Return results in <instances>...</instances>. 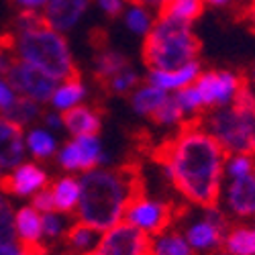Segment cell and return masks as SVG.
<instances>
[{
	"instance_id": "6da1fadb",
	"label": "cell",
	"mask_w": 255,
	"mask_h": 255,
	"mask_svg": "<svg viewBox=\"0 0 255 255\" xmlns=\"http://www.w3.org/2000/svg\"><path fill=\"white\" fill-rule=\"evenodd\" d=\"M227 151L198 119L184 123L157 149L155 161L178 196L196 208L215 206L225 180Z\"/></svg>"
},
{
	"instance_id": "7a4b0ae2",
	"label": "cell",
	"mask_w": 255,
	"mask_h": 255,
	"mask_svg": "<svg viewBox=\"0 0 255 255\" xmlns=\"http://www.w3.org/2000/svg\"><path fill=\"white\" fill-rule=\"evenodd\" d=\"M80 200L76 221L90 225L96 231H106L123 221L129 202L143 192V182L135 165H96L80 174Z\"/></svg>"
},
{
	"instance_id": "3957f363",
	"label": "cell",
	"mask_w": 255,
	"mask_h": 255,
	"mask_svg": "<svg viewBox=\"0 0 255 255\" xmlns=\"http://www.w3.org/2000/svg\"><path fill=\"white\" fill-rule=\"evenodd\" d=\"M0 45L10 49L16 59L31 63L57 82L80 74L66 35L47 27L41 12L18 10L12 31L0 39Z\"/></svg>"
},
{
	"instance_id": "277c9868",
	"label": "cell",
	"mask_w": 255,
	"mask_h": 255,
	"mask_svg": "<svg viewBox=\"0 0 255 255\" xmlns=\"http://www.w3.org/2000/svg\"><path fill=\"white\" fill-rule=\"evenodd\" d=\"M198 121L227 153H255V90L247 82L233 104L204 111Z\"/></svg>"
},
{
	"instance_id": "5b68a950",
	"label": "cell",
	"mask_w": 255,
	"mask_h": 255,
	"mask_svg": "<svg viewBox=\"0 0 255 255\" xmlns=\"http://www.w3.org/2000/svg\"><path fill=\"white\" fill-rule=\"evenodd\" d=\"M198 53L200 39L194 35L192 25L159 14L141 45V57L147 70H176L196 61Z\"/></svg>"
},
{
	"instance_id": "8992f818",
	"label": "cell",
	"mask_w": 255,
	"mask_h": 255,
	"mask_svg": "<svg viewBox=\"0 0 255 255\" xmlns=\"http://www.w3.org/2000/svg\"><path fill=\"white\" fill-rule=\"evenodd\" d=\"M229 225L231 221L227 219V215L215 204L200 208V215L190 221L182 229V233L196 255H210L223 247Z\"/></svg>"
},
{
	"instance_id": "52a82bcc",
	"label": "cell",
	"mask_w": 255,
	"mask_h": 255,
	"mask_svg": "<svg viewBox=\"0 0 255 255\" xmlns=\"http://www.w3.org/2000/svg\"><path fill=\"white\" fill-rule=\"evenodd\" d=\"M180 212L165 200H157L147 196L145 192H139L125 210L123 221L129 223L131 227H135L137 231H141L143 235L153 237L157 233H161L163 229L172 227L174 219Z\"/></svg>"
},
{
	"instance_id": "ba28073f",
	"label": "cell",
	"mask_w": 255,
	"mask_h": 255,
	"mask_svg": "<svg viewBox=\"0 0 255 255\" xmlns=\"http://www.w3.org/2000/svg\"><path fill=\"white\" fill-rule=\"evenodd\" d=\"M57 165L68 174H84L96 165H109L98 135H80L63 143L55 153Z\"/></svg>"
},
{
	"instance_id": "9c48e42d",
	"label": "cell",
	"mask_w": 255,
	"mask_h": 255,
	"mask_svg": "<svg viewBox=\"0 0 255 255\" xmlns=\"http://www.w3.org/2000/svg\"><path fill=\"white\" fill-rule=\"evenodd\" d=\"M243 84H245V78L237 72L208 70V72H200L194 86L202 98L204 111H210V109H221V106L235 102Z\"/></svg>"
},
{
	"instance_id": "30bf717a",
	"label": "cell",
	"mask_w": 255,
	"mask_h": 255,
	"mask_svg": "<svg viewBox=\"0 0 255 255\" xmlns=\"http://www.w3.org/2000/svg\"><path fill=\"white\" fill-rule=\"evenodd\" d=\"M4 80L14 88V92L18 96L31 98L39 104H49V98L57 86V80H53L51 76H47L45 72L37 70L35 66L20 59H12L10 66L4 72Z\"/></svg>"
},
{
	"instance_id": "8fae6325",
	"label": "cell",
	"mask_w": 255,
	"mask_h": 255,
	"mask_svg": "<svg viewBox=\"0 0 255 255\" xmlns=\"http://www.w3.org/2000/svg\"><path fill=\"white\" fill-rule=\"evenodd\" d=\"M217 206L229 221H253L255 217V172L241 178H225Z\"/></svg>"
},
{
	"instance_id": "7c38bea8",
	"label": "cell",
	"mask_w": 255,
	"mask_h": 255,
	"mask_svg": "<svg viewBox=\"0 0 255 255\" xmlns=\"http://www.w3.org/2000/svg\"><path fill=\"white\" fill-rule=\"evenodd\" d=\"M88 255H149V237L121 221L100 233L96 247Z\"/></svg>"
},
{
	"instance_id": "4fadbf2b",
	"label": "cell",
	"mask_w": 255,
	"mask_h": 255,
	"mask_svg": "<svg viewBox=\"0 0 255 255\" xmlns=\"http://www.w3.org/2000/svg\"><path fill=\"white\" fill-rule=\"evenodd\" d=\"M49 186V176L39 161H23L16 167L2 172L0 190L12 198H33L39 190Z\"/></svg>"
},
{
	"instance_id": "5bb4252c",
	"label": "cell",
	"mask_w": 255,
	"mask_h": 255,
	"mask_svg": "<svg viewBox=\"0 0 255 255\" xmlns=\"http://www.w3.org/2000/svg\"><path fill=\"white\" fill-rule=\"evenodd\" d=\"M90 4L92 0H49L45 8L41 10V18L47 27L66 35L82 23Z\"/></svg>"
},
{
	"instance_id": "9a60e30c",
	"label": "cell",
	"mask_w": 255,
	"mask_h": 255,
	"mask_svg": "<svg viewBox=\"0 0 255 255\" xmlns=\"http://www.w3.org/2000/svg\"><path fill=\"white\" fill-rule=\"evenodd\" d=\"M27 157L25 147V133L18 125L8 121L4 115H0V169H8L23 163Z\"/></svg>"
},
{
	"instance_id": "2e32d148",
	"label": "cell",
	"mask_w": 255,
	"mask_h": 255,
	"mask_svg": "<svg viewBox=\"0 0 255 255\" xmlns=\"http://www.w3.org/2000/svg\"><path fill=\"white\" fill-rule=\"evenodd\" d=\"M14 239L31 249H43V233H41V212L31 204L14 208Z\"/></svg>"
},
{
	"instance_id": "e0dca14e",
	"label": "cell",
	"mask_w": 255,
	"mask_h": 255,
	"mask_svg": "<svg viewBox=\"0 0 255 255\" xmlns=\"http://www.w3.org/2000/svg\"><path fill=\"white\" fill-rule=\"evenodd\" d=\"M200 72H202V66L196 59V61H190L186 66L176 68V70H149L145 82H149L153 86L165 90L167 94H172V92H178V90L190 86V84H194L196 78L200 76Z\"/></svg>"
},
{
	"instance_id": "ac0fdd59",
	"label": "cell",
	"mask_w": 255,
	"mask_h": 255,
	"mask_svg": "<svg viewBox=\"0 0 255 255\" xmlns=\"http://www.w3.org/2000/svg\"><path fill=\"white\" fill-rule=\"evenodd\" d=\"M61 121H63V129H66L72 137H80V135H98V131L102 129V113L98 106L92 104H80L74 109L61 113Z\"/></svg>"
},
{
	"instance_id": "d6986e66",
	"label": "cell",
	"mask_w": 255,
	"mask_h": 255,
	"mask_svg": "<svg viewBox=\"0 0 255 255\" xmlns=\"http://www.w3.org/2000/svg\"><path fill=\"white\" fill-rule=\"evenodd\" d=\"M86 96H88V86L86 82L82 80V76H74V78H68V80H61L51 98H49V106L57 113H66L74 106H80L86 102Z\"/></svg>"
},
{
	"instance_id": "ffe728a7",
	"label": "cell",
	"mask_w": 255,
	"mask_h": 255,
	"mask_svg": "<svg viewBox=\"0 0 255 255\" xmlns=\"http://www.w3.org/2000/svg\"><path fill=\"white\" fill-rule=\"evenodd\" d=\"M169 98V94L153 84L145 82L129 94V104L135 115L143 117V119H153V115L163 106V102Z\"/></svg>"
},
{
	"instance_id": "44dd1931",
	"label": "cell",
	"mask_w": 255,
	"mask_h": 255,
	"mask_svg": "<svg viewBox=\"0 0 255 255\" xmlns=\"http://www.w3.org/2000/svg\"><path fill=\"white\" fill-rule=\"evenodd\" d=\"M25 147H27V153L33 157V161H47L57 153L59 143L47 127L33 125L25 133Z\"/></svg>"
},
{
	"instance_id": "7402d4cb",
	"label": "cell",
	"mask_w": 255,
	"mask_h": 255,
	"mask_svg": "<svg viewBox=\"0 0 255 255\" xmlns=\"http://www.w3.org/2000/svg\"><path fill=\"white\" fill-rule=\"evenodd\" d=\"M49 190L53 196L55 210L72 217L80 200V180L74 174H66L57 178L55 182H49Z\"/></svg>"
},
{
	"instance_id": "603a6c76",
	"label": "cell",
	"mask_w": 255,
	"mask_h": 255,
	"mask_svg": "<svg viewBox=\"0 0 255 255\" xmlns=\"http://www.w3.org/2000/svg\"><path fill=\"white\" fill-rule=\"evenodd\" d=\"M149 255H196L180 229L167 227L149 237Z\"/></svg>"
},
{
	"instance_id": "cb8c5ba5",
	"label": "cell",
	"mask_w": 255,
	"mask_h": 255,
	"mask_svg": "<svg viewBox=\"0 0 255 255\" xmlns=\"http://www.w3.org/2000/svg\"><path fill=\"white\" fill-rule=\"evenodd\" d=\"M221 249L233 255H255V223L229 225Z\"/></svg>"
},
{
	"instance_id": "d4e9b609",
	"label": "cell",
	"mask_w": 255,
	"mask_h": 255,
	"mask_svg": "<svg viewBox=\"0 0 255 255\" xmlns=\"http://www.w3.org/2000/svg\"><path fill=\"white\" fill-rule=\"evenodd\" d=\"M129 66H131V61L123 53L115 51L113 47H100L92 59V74H94L96 82L102 86L104 82H109L113 76H117L119 72H123Z\"/></svg>"
},
{
	"instance_id": "484cf974",
	"label": "cell",
	"mask_w": 255,
	"mask_h": 255,
	"mask_svg": "<svg viewBox=\"0 0 255 255\" xmlns=\"http://www.w3.org/2000/svg\"><path fill=\"white\" fill-rule=\"evenodd\" d=\"M98 239H100V231L80 221H74L66 233V237H63V243L68 245V251L74 255H88L96 247Z\"/></svg>"
},
{
	"instance_id": "4316f807",
	"label": "cell",
	"mask_w": 255,
	"mask_h": 255,
	"mask_svg": "<svg viewBox=\"0 0 255 255\" xmlns=\"http://www.w3.org/2000/svg\"><path fill=\"white\" fill-rule=\"evenodd\" d=\"M204 2L202 0H165V4L157 10L159 16L180 20V23L192 25L194 20H198L204 12Z\"/></svg>"
},
{
	"instance_id": "83f0119b",
	"label": "cell",
	"mask_w": 255,
	"mask_h": 255,
	"mask_svg": "<svg viewBox=\"0 0 255 255\" xmlns=\"http://www.w3.org/2000/svg\"><path fill=\"white\" fill-rule=\"evenodd\" d=\"M121 16H123L125 27L129 29L133 35L145 37L147 33H149V29L153 27L157 14H153V10H151L149 6H145V4L129 2V4L125 6V10H123Z\"/></svg>"
},
{
	"instance_id": "f1b7e54d",
	"label": "cell",
	"mask_w": 255,
	"mask_h": 255,
	"mask_svg": "<svg viewBox=\"0 0 255 255\" xmlns=\"http://www.w3.org/2000/svg\"><path fill=\"white\" fill-rule=\"evenodd\" d=\"M41 115H43V104L25 96H16L12 106L4 113V117L18 125L20 129H29V127L37 125V121H41Z\"/></svg>"
},
{
	"instance_id": "f546056e",
	"label": "cell",
	"mask_w": 255,
	"mask_h": 255,
	"mask_svg": "<svg viewBox=\"0 0 255 255\" xmlns=\"http://www.w3.org/2000/svg\"><path fill=\"white\" fill-rule=\"evenodd\" d=\"M72 227V219L70 215H63V212L51 210V212H43L41 215V233H43V243H55V241H63L68 229Z\"/></svg>"
},
{
	"instance_id": "4dcf8cb0",
	"label": "cell",
	"mask_w": 255,
	"mask_h": 255,
	"mask_svg": "<svg viewBox=\"0 0 255 255\" xmlns=\"http://www.w3.org/2000/svg\"><path fill=\"white\" fill-rule=\"evenodd\" d=\"M139 84H141V78H139L137 70H133V66H129L123 72H119L117 76H113L109 82H104L102 88L113 96H127V94H131Z\"/></svg>"
},
{
	"instance_id": "1f68e13d",
	"label": "cell",
	"mask_w": 255,
	"mask_h": 255,
	"mask_svg": "<svg viewBox=\"0 0 255 255\" xmlns=\"http://www.w3.org/2000/svg\"><path fill=\"white\" fill-rule=\"evenodd\" d=\"M174 100L178 102V106L182 109V113L186 115L188 121H194V119H200V115L204 113V106H202V98L196 90L194 84H190V86L178 90L172 94Z\"/></svg>"
},
{
	"instance_id": "d6a6232c",
	"label": "cell",
	"mask_w": 255,
	"mask_h": 255,
	"mask_svg": "<svg viewBox=\"0 0 255 255\" xmlns=\"http://www.w3.org/2000/svg\"><path fill=\"white\" fill-rule=\"evenodd\" d=\"M151 121H153L155 125H159V127H165V129H180L184 123H188L186 115L182 113V109L178 106V102L174 100L172 94H169V98L163 102L161 109L153 115Z\"/></svg>"
},
{
	"instance_id": "836d02e7",
	"label": "cell",
	"mask_w": 255,
	"mask_h": 255,
	"mask_svg": "<svg viewBox=\"0 0 255 255\" xmlns=\"http://www.w3.org/2000/svg\"><path fill=\"white\" fill-rule=\"evenodd\" d=\"M255 172V153H227L225 178H241Z\"/></svg>"
},
{
	"instance_id": "e575fe53",
	"label": "cell",
	"mask_w": 255,
	"mask_h": 255,
	"mask_svg": "<svg viewBox=\"0 0 255 255\" xmlns=\"http://www.w3.org/2000/svg\"><path fill=\"white\" fill-rule=\"evenodd\" d=\"M14 206L8 196L0 190V243L14 241Z\"/></svg>"
},
{
	"instance_id": "d590c367",
	"label": "cell",
	"mask_w": 255,
	"mask_h": 255,
	"mask_svg": "<svg viewBox=\"0 0 255 255\" xmlns=\"http://www.w3.org/2000/svg\"><path fill=\"white\" fill-rule=\"evenodd\" d=\"M92 2L98 6L100 12H104L109 18H117L123 14L125 6L129 4V0H92Z\"/></svg>"
},
{
	"instance_id": "8d00e7d4",
	"label": "cell",
	"mask_w": 255,
	"mask_h": 255,
	"mask_svg": "<svg viewBox=\"0 0 255 255\" xmlns=\"http://www.w3.org/2000/svg\"><path fill=\"white\" fill-rule=\"evenodd\" d=\"M31 206L37 208L41 215H43V212H51V210H55V206H53V196H51L49 186L43 188V190H39V192L31 198Z\"/></svg>"
},
{
	"instance_id": "74e56055",
	"label": "cell",
	"mask_w": 255,
	"mask_h": 255,
	"mask_svg": "<svg viewBox=\"0 0 255 255\" xmlns=\"http://www.w3.org/2000/svg\"><path fill=\"white\" fill-rule=\"evenodd\" d=\"M0 255H43V249H31L20 245L16 239L0 243Z\"/></svg>"
},
{
	"instance_id": "f35d334b",
	"label": "cell",
	"mask_w": 255,
	"mask_h": 255,
	"mask_svg": "<svg viewBox=\"0 0 255 255\" xmlns=\"http://www.w3.org/2000/svg\"><path fill=\"white\" fill-rule=\"evenodd\" d=\"M16 92H14V88L10 86V84L2 78L0 80V115H4L10 106H12V102L16 100Z\"/></svg>"
},
{
	"instance_id": "ab89813d",
	"label": "cell",
	"mask_w": 255,
	"mask_h": 255,
	"mask_svg": "<svg viewBox=\"0 0 255 255\" xmlns=\"http://www.w3.org/2000/svg\"><path fill=\"white\" fill-rule=\"evenodd\" d=\"M49 0H10V4L25 12H41Z\"/></svg>"
},
{
	"instance_id": "60d3db41",
	"label": "cell",
	"mask_w": 255,
	"mask_h": 255,
	"mask_svg": "<svg viewBox=\"0 0 255 255\" xmlns=\"http://www.w3.org/2000/svg\"><path fill=\"white\" fill-rule=\"evenodd\" d=\"M41 125L43 127H47L49 131H59V129H63V121H61V113H57V111H47V113H43L41 115Z\"/></svg>"
},
{
	"instance_id": "b9f144b4",
	"label": "cell",
	"mask_w": 255,
	"mask_h": 255,
	"mask_svg": "<svg viewBox=\"0 0 255 255\" xmlns=\"http://www.w3.org/2000/svg\"><path fill=\"white\" fill-rule=\"evenodd\" d=\"M206 6H215V8H229L237 2V0H202Z\"/></svg>"
},
{
	"instance_id": "7bdbcfd3",
	"label": "cell",
	"mask_w": 255,
	"mask_h": 255,
	"mask_svg": "<svg viewBox=\"0 0 255 255\" xmlns=\"http://www.w3.org/2000/svg\"><path fill=\"white\" fill-rule=\"evenodd\" d=\"M129 2H139V4L149 6L151 10H159L165 4V0H129Z\"/></svg>"
},
{
	"instance_id": "ee69618b",
	"label": "cell",
	"mask_w": 255,
	"mask_h": 255,
	"mask_svg": "<svg viewBox=\"0 0 255 255\" xmlns=\"http://www.w3.org/2000/svg\"><path fill=\"white\" fill-rule=\"evenodd\" d=\"M237 2H241V8H243V12H247L253 4H255V0H237Z\"/></svg>"
},
{
	"instance_id": "f6af8a7d",
	"label": "cell",
	"mask_w": 255,
	"mask_h": 255,
	"mask_svg": "<svg viewBox=\"0 0 255 255\" xmlns=\"http://www.w3.org/2000/svg\"><path fill=\"white\" fill-rule=\"evenodd\" d=\"M245 82H247V84H249V86H251V88L255 90V68L251 70V74H249V78H245Z\"/></svg>"
},
{
	"instance_id": "bcb514c9",
	"label": "cell",
	"mask_w": 255,
	"mask_h": 255,
	"mask_svg": "<svg viewBox=\"0 0 255 255\" xmlns=\"http://www.w3.org/2000/svg\"><path fill=\"white\" fill-rule=\"evenodd\" d=\"M210 255H233V253H229V251H225V249H219V251H215V253H210Z\"/></svg>"
},
{
	"instance_id": "7dc6e473",
	"label": "cell",
	"mask_w": 255,
	"mask_h": 255,
	"mask_svg": "<svg viewBox=\"0 0 255 255\" xmlns=\"http://www.w3.org/2000/svg\"><path fill=\"white\" fill-rule=\"evenodd\" d=\"M63 255H74V253H70V251H68V253H63Z\"/></svg>"
},
{
	"instance_id": "c3c4849f",
	"label": "cell",
	"mask_w": 255,
	"mask_h": 255,
	"mask_svg": "<svg viewBox=\"0 0 255 255\" xmlns=\"http://www.w3.org/2000/svg\"><path fill=\"white\" fill-rule=\"evenodd\" d=\"M0 80H2V72H0Z\"/></svg>"
},
{
	"instance_id": "681fc988",
	"label": "cell",
	"mask_w": 255,
	"mask_h": 255,
	"mask_svg": "<svg viewBox=\"0 0 255 255\" xmlns=\"http://www.w3.org/2000/svg\"><path fill=\"white\" fill-rule=\"evenodd\" d=\"M0 176H2V169H0Z\"/></svg>"
},
{
	"instance_id": "f907efd6",
	"label": "cell",
	"mask_w": 255,
	"mask_h": 255,
	"mask_svg": "<svg viewBox=\"0 0 255 255\" xmlns=\"http://www.w3.org/2000/svg\"><path fill=\"white\" fill-rule=\"evenodd\" d=\"M253 223H255V217H253Z\"/></svg>"
}]
</instances>
